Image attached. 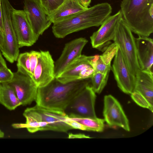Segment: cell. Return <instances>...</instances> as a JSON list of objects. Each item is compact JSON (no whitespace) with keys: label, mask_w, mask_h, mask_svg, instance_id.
I'll list each match as a JSON object with an SVG mask.
<instances>
[{"label":"cell","mask_w":153,"mask_h":153,"mask_svg":"<svg viewBox=\"0 0 153 153\" xmlns=\"http://www.w3.org/2000/svg\"><path fill=\"white\" fill-rule=\"evenodd\" d=\"M4 42V36L3 33L0 30V49L2 47Z\"/></svg>","instance_id":"34"},{"label":"cell","mask_w":153,"mask_h":153,"mask_svg":"<svg viewBox=\"0 0 153 153\" xmlns=\"http://www.w3.org/2000/svg\"><path fill=\"white\" fill-rule=\"evenodd\" d=\"M17 66L19 70L31 77L29 52H25L19 54Z\"/></svg>","instance_id":"23"},{"label":"cell","mask_w":153,"mask_h":153,"mask_svg":"<svg viewBox=\"0 0 153 153\" xmlns=\"http://www.w3.org/2000/svg\"><path fill=\"white\" fill-rule=\"evenodd\" d=\"M94 57V56L81 55L69 65L56 78L63 83L79 79V75L83 71L90 68H94L92 64Z\"/></svg>","instance_id":"17"},{"label":"cell","mask_w":153,"mask_h":153,"mask_svg":"<svg viewBox=\"0 0 153 153\" xmlns=\"http://www.w3.org/2000/svg\"><path fill=\"white\" fill-rule=\"evenodd\" d=\"M83 125L86 131L101 132L104 128V119L97 117L96 118H70Z\"/></svg>","instance_id":"21"},{"label":"cell","mask_w":153,"mask_h":153,"mask_svg":"<svg viewBox=\"0 0 153 153\" xmlns=\"http://www.w3.org/2000/svg\"><path fill=\"white\" fill-rule=\"evenodd\" d=\"M4 42L0 49L2 55L12 63L19 55V46L12 23L11 11L13 8L8 0H1Z\"/></svg>","instance_id":"5"},{"label":"cell","mask_w":153,"mask_h":153,"mask_svg":"<svg viewBox=\"0 0 153 153\" xmlns=\"http://www.w3.org/2000/svg\"><path fill=\"white\" fill-rule=\"evenodd\" d=\"M0 103L10 111L21 105L13 89L6 82L0 83Z\"/></svg>","instance_id":"20"},{"label":"cell","mask_w":153,"mask_h":153,"mask_svg":"<svg viewBox=\"0 0 153 153\" xmlns=\"http://www.w3.org/2000/svg\"><path fill=\"white\" fill-rule=\"evenodd\" d=\"M66 123L71 127L73 129L86 131V128L83 125L76 121L71 119L68 117L67 118Z\"/></svg>","instance_id":"29"},{"label":"cell","mask_w":153,"mask_h":153,"mask_svg":"<svg viewBox=\"0 0 153 153\" xmlns=\"http://www.w3.org/2000/svg\"><path fill=\"white\" fill-rule=\"evenodd\" d=\"M24 10L35 35L39 38L51 25L39 0H24Z\"/></svg>","instance_id":"11"},{"label":"cell","mask_w":153,"mask_h":153,"mask_svg":"<svg viewBox=\"0 0 153 153\" xmlns=\"http://www.w3.org/2000/svg\"><path fill=\"white\" fill-rule=\"evenodd\" d=\"M13 76V73L7 67L0 69V83L7 82Z\"/></svg>","instance_id":"27"},{"label":"cell","mask_w":153,"mask_h":153,"mask_svg":"<svg viewBox=\"0 0 153 153\" xmlns=\"http://www.w3.org/2000/svg\"><path fill=\"white\" fill-rule=\"evenodd\" d=\"M114 57L111 70L117 85L123 92L131 94L134 87L135 76L130 72L119 48Z\"/></svg>","instance_id":"13"},{"label":"cell","mask_w":153,"mask_h":153,"mask_svg":"<svg viewBox=\"0 0 153 153\" xmlns=\"http://www.w3.org/2000/svg\"><path fill=\"white\" fill-rule=\"evenodd\" d=\"M122 17L120 10L116 14L110 15L104 21L99 29L90 37L93 48L100 49L108 42L113 40L116 26Z\"/></svg>","instance_id":"16"},{"label":"cell","mask_w":153,"mask_h":153,"mask_svg":"<svg viewBox=\"0 0 153 153\" xmlns=\"http://www.w3.org/2000/svg\"><path fill=\"white\" fill-rule=\"evenodd\" d=\"M90 78L63 83L55 78L46 85L38 89L36 105L46 108L64 111L75 97L89 85Z\"/></svg>","instance_id":"1"},{"label":"cell","mask_w":153,"mask_h":153,"mask_svg":"<svg viewBox=\"0 0 153 153\" xmlns=\"http://www.w3.org/2000/svg\"><path fill=\"white\" fill-rule=\"evenodd\" d=\"M94 73L99 72L104 74L109 73L111 70V65L105 64L101 58L100 55H95L92 61Z\"/></svg>","instance_id":"25"},{"label":"cell","mask_w":153,"mask_h":153,"mask_svg":"<svg viewBox=\"0 0 153 153\" xmlns=\"http://www.w3.org/2000/svg\"><path fill=\"white\" fill-rule=\"evenodd\" d=\"M113 41L118 46L130 72L135 76L139 69L135 38L122 17L116 26Z\"/></svg>","instance_id":"4"},{"label":"cell","mask_w":153,"mask_h":153,"mask_svg":"<svg viewBox=\"0 0 153 153\" xmlns=\"http://www.w3.org/2000/svg\"><path fill=\"white\" fill-rule=\"evenodd\" d=\"M120 11L132 32L148 37L153 32V0H123Z\"/></svg>","instance_id":"3"},{"label":"cell","mask_w":153,"mask_h":153,"mask_svg":"<svg viewBox=\"0 0 153 153\" xmlns=\"http://www.w3.org/2000/svg\"><path fill=\"white\" fill-rule=\"evenodd\" d=\"M79 3L84 7L88 8L90 5L91 0H78Z\"/></svg>","instance_id":"32"},{"label":"cell","mask_w":153,"mask_h":153,"mask_svg":"<svg viewBox=\"0 0 153 153\" xmlns=\"http://www.w3.org/2000/svg\"><path fill=\"white\" fill-rule=\"evenodd\" d=\"M103 113L105 121L109 126L119 127L130 131L129 121L121 105L111 95L104 96Z\"/></svg>","instance_id":"12"},{"label":"cell","mask_w":153,"mask_h":153,"mask_svg":"<svg viewBox=\"0 0 153 153\" xmlns=\"http://www.w3.org/2000/svg\"><path fill=\"white\" fill-rule=\"evenodd\" d=\"M68 138H91L88 136L82 134H73L69 133L68 134Z\"/></svg>","instance_id":"30"},{"label":"cell","mask_w":153,"mask_h":153,"mask_svg":"<svg viewBox=\"0 0 153 153\" xmlns=\"http://www.w3.org/2000/svg\"><path fill=\"white\" fill-rule=\"evenodd\" d=\"M4 136V133L0 130V138L3 137Z\"/></svg>","instance_id":"35"},{"label":"cell","mask_w":153,"mask_h":153,"mask_svg":"<svg viewBox=\"0 0 153 153\" xmlns=\"http://www.w3.org/2000/svg\"><path fill=\"white\" fill-rule=\"evenodd\" d=\"M109 73H94L90 78L91 86L95 93L99 94L102 92L107 83Z\"/></svg>","instance_id":"22"},{"label":"cell","mask_w":153,"mask_h":153,"mask_svg":"<svg viewBox=\"0 0 153 153\" xmlns=\"http://www.w3.org/2000/svg\"><path fill=\"white\" fill-rule=\"evenodd\" d=\"M55 63L48 51H41L37 65L31 77L38 88L44 87L55 78Z\"/></svg>","instance_id":"14"},{"label":"cell","mask_w":153,"mask_h":153,"mask_svg":"<svg viewBox=\"0 0 153 153\" xmlns=\"http://www.w3.org/2000/svg\"><path fill=\"white\" fill-rule=\"evenodd\" d=\"M0 30L3 33V26L1 0H0Z\"/></svg>","instance_id":"31"},{"label":"cell","mask_w":153,"mask_h":153,"mask_svg":"<svg viewBox=\"0 0 153 153\" xmlns=\"http://www.w3.org/2000/svg\"><path fill=\"white\" fill-rule=\"evenodd\" d=\"M34 107L37 113L39 131L66 132L73 129L66 123L68 117L64 111L48 109L36 105Z\"/></svg>","instance_id":"8"},{"label":"cell","mask_w":153,"mask_h":153,"mask_svg":"<svg viewBox=\"0 0 153 153\" xmlns=\"http://www.w3.org/2000/svg\"><path fill=\"white\" fill-rule=\"evenodd\" d=\"M88 42L85 38L80 37L68 42L62 54L55 63L54 74L56 78L74 61L81 55L84 47Z\"/></svg>","instance_id":"15"},{"label":"cell","mask_w":153,"mask_h":153,"mask_svg":"<svg viewBox=\"0 0 153 153\" xmlns=\"http://www.w3.org/2000/svg\"><path fill=\"white\" fill-rule=\"evenodd\" d=\"M65 0H39L48 15L59 8Z\"/></svg>","instance_id":"26"},{"label":"cell","mask_w":153,"mask_h":153,"mask_svg":"<svg viewBox=\"0 0 153 153\" xmlns=\"http://www.w3.org/2000/svg\"><path fill=\"white\" fill-rule=\"evenodd\" d=\"M139 69L153 72V41L148 37L139 36L135 38Z\"/></svg>","instance_id":"18"},{"label":"cell","mask_w":153,"mask_h":153,"mask_svg":"<svg viewBox=\"0 0 153 153\" xmlns=\"http://www.w3.org/2000/svg\"><path fill=\"white\" fill-rule=\"evenodd\" d=\"M118 46L114 42L110 44L103 53L100 55L103 62L107 65H110L111 61L116 55L119 48Z\"/></svg>","instance_id":"24"},{"label":"cell","mask_w":153,"mask_h":153,"mask_svg":"<svg viewBox=\"0 0 153 153\" xmlns=\"http://www.w3.org/2000/svg\"><path fill=\"white\" fill-rule=\"evenodd\" d=\"M13 89L21 105L25 106L35 101L38 88L31 78L17 70L12 79L6 82Z\"/></svg>","instance_id":"9"},{"label":"cell","mask_w":153,"mask_h":153,"mask_svg":"<svg viewBox=\"0 0 153 153\" xmlns=\"http://www.w3.org/2000/svg\"><path fill=\"white\" fill-rule=\"evenodd\" d=\"M153 73L138 69L135 76L134 87L131 94L138 105L153 111Z\"/></svg>","instance_id":"7"},{"label":"cell","mask_w":153,"mask_h":153,"mask_svg":"<svg viewBox=\"0 0 153 153\" xmlns=\"http://www.w3.org/2000/svg\"><path fill=\"white\" fill-rule=\"evenodd\" d=\"M112 11V7L107 2L96 4L66 19L53 23L52 32L56 37L63 38L75 32L99 27L110 16Z\"/></svg>","instance_id":"2"},{"label":"cell","mask_w":153,"mask_h":153,"mask_svg":"<svg viewBox=\"0 0 153 153\" xmlns=\"http://www.w3.org/2000/svg\"><path fill=\"white\" fill-rule=\"evenodd\" d=\"M87 8L83 7L78 0H65L56 10L48 15V19L54 23L66 19Z\"/></svg>","instance_id":"19"},{"label":"cell","mask_w":153,"mask_h":153,"mask_svg":"<svg viewBox=\"0 0 153 153\" xmlns=\"http://www.w3.org/2000/svg\"><path fill=\"white\" fill-rule=\"evenodd\" d=\"M31 77L37 65L40 51H32L29 52Z\"/></svg>","instance_id":"28"},{"label":"cell","mask_w":153,"mask_h":153,"mask_svg":"<svg viewBox=\"0 0 153 153\" xmlns=\"http://www.w3.org/2000/svg\"><path fill=\"white\" fill-rule=\"evenodd\" d=\"M13 26L19 48L33 45L38 39L23 10L13 8L11 11Z\"/></svg>","instance_id":"10"},{"label":"cell","mask_w":153,"mask_h":153,"mask_svg":"<svg viewBox=\"0 0 153 153\" xmlns=\"http://www.w3.org/2000/svg\"><path fill=\"white\" fill-rule=\"evenodd\" d=\"M7 67L6 62L3 59L0 51V69Z\"/></svg>","instance_id":"33"},{"label":"cell","mask_w":153,"mask_h":153,"mask_svg":"<svg viewBox=\"0 0 153 153\" xmlns=\"http://www.w3.org/2000/svg\"><path fill=\"white\" fill-rule=\"evenodd\" d=\"M95 93L88 85L73 99L64 111L69 118L97 117L95 110Z\"/></svg>","instance_id":"6"}]
</instances>
